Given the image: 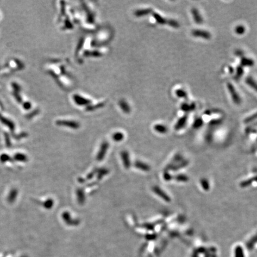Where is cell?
<instances>
[{"instance_id": "obj_1", "label": "cell", "mask_w": 257, "mask_h": 257, "mask_svg": "<svg viewBox=\"0 0 257 257\" xmlns=\"http://www.w3.org/2000/svg\"><path fill=\"white\" fill-rule=\"evenodd\" d=\"M227 89L231 95V98L233 99V101L236 104H240L241 103V98L240 96L239 95L238 93L236 92V90L235 89L234 87L233 86V84L231 83H227Z\"/></svg>"}, {"instance_id": "obj_2", "label": "cell", "mask_w": 257, "mask_h": 257, "mask_svg": "<svg viewBox=\"0 0 257 257\" xmlns=\"http://www.w3.org/2000/svg\"><path fill=\"white\" fill-rule=\"evenodd\" d=\"M192 34L195 37H200L205 39H209L211 37V35L209 32L203 30H193L192 32Z\"/></svg>"}, {"instance_id": "obj_3", "label": "cell", "mask_w": 257, "mask_h": 257, "mask_svg": "<svg viewBox=\"0 0 257 257\" xmlns=\"http://www.w3.org/2000/svg\"><path fill=\"white\" fill-rule=\"evenodd\" d=\"M108 143L106 142H103V143L101 146V148L99 149L98 153L96 156V159L98 161H101L104 159V158L105 156V154L106 153V151L108 150Z\"/></svg>"}, {"instance_id": "obj_4", "label": "cell", "mask_w": 257, "mask_h": 257, "mask_svg": "<svg viewBox=\"0 0 257 257\" xmlns=\"http://www.w3.org/2000/svg\"><path fill=\"white\" fill-rule=\"evenodd\" d=\"M192 14V16L193 17L194 21L197 23V24H201L203 22V18L202 17V16L200 15V13L199 12L198 10L195 8H193L191 10Z\"/></svg>"}, {"instance_id": "obj_5", "label": "cell", "mask_w": 257, "mask_h": 257, "mask_svg": "<svg viewBox=\"0 0 257 257\" xmlns=\"http://www.w3.org/2000/svg\"><path fill=\"white\" fill-rule=\"evenodd\" d=\"M121 158L123 162V164L126 168H128L130 166V161L129 154L127 151H122L121 153Z\"/></svg>"}, {"instance_id": "obj_6", "label": "cell", "mask_w": 257, "mask_h": 257, "mask_svg": "<svg viewBox=\"0 0 257 257\" xmlns=\"http://www.w3.org/2000/svg\"><path fill=\"white\" fill-rule=\"evenodd\" d=\"M195 108H196V105L193 102L191 104H188L187 103H182L180 106L181 109L184 112L193 111L194 109H195Z\"/></svg>"}, {"instance_id": "obj_7", "label": "cell", "mask_w": 257, "mask_h": 257, "mask_svg": "<svg viewBox=\"0 0 257 257\" xmlns=\"http://www.w3.org/2000/svg\"><path fill=\"white\" fill-rule=\"evenodd\" d=\"M240 65L242 67H252L254 65V61L250 58L242 57L240 59Z\"/></svg>"}, {"instance_id": "obj_8", "label": "cell", "mask_w": 257, "mask_h": 257, "mask_svg": "<svg viewBox=\"0 0 257 257\" xmlns=\"http://www.w3.org/2000/svg\"><path fill=\"white\" fill-rule=\"evenodd\" d=\"M187 119V115H184V116L181 117L177 122L175 126V130H179L181 128L186 124V121Z\"/></svg>"}, {"instance_id": "obj_9", "label": "cell", "mask_w": 257, "mask_h": 257, "mask_svg": "<svg viewBox=\"0 0 257 257\" xmlns=\"http://www.w3.org/2000/svg\"><path fill=\"white\" fill-rule=\"evenodd\" d=\"M153 191H154V192L156 194L158 195V196H159L161 198H162V199H164L165 201H167V202L170 201L169 197L165 195V193L163 191H162L159 187H153Z\"/></svg>"}, {"instance_id": "obj_10", "label": "cell", "mask_w": 257, "mask_h": 257, "mask_svg": "<svg viewBox=\"0 0 257 257\" xmlns=\"http://www.w3.org/2000/svg\"><path fill=\"white\" fill-rule=\"evenodd\" d=\"M134 165L136 168L143 171H148L149 170V167L148 165L145 163L141 162L140 161H136Z\"/></svg>"}, {"instance_id": "obj_11", "label": "cell", "mask_w": 257, "mask_h": 257, "mask_svg": "<svg viewBox=\"0 0 257 257\" xmlns=\"http://www.w3.org/2000/svg\"><path fill=\"white\" fill-rule=\"evenodd\" d=\"M246 83L257 92V83L252 78L250 77H247L246 79Z\"/></svg>"}, {"instance_id": "obj_12", "label": "cell", "mask_w": 257, "mask_h": 257, "mask_svg": "<svg viewBox=\"0 0 257 257\" xmlns=\"http://www.w3.org/2000/svg\"><path fill=\"white\" fill-rule=\"evenodd\" d=\"M244 73V71H243V67H242L241 65L237 66V68H236V74L234 76V79L236 80L239 79L242 76L243 74Z\"/></svg>"}, {"instance_id": "obj_13", "label": "cell", "mask_w": 257, "mask_h": 257, "mask_svg": "<svg viewBox=\"0 0 257 257\" xmlns=\"http://www.w3.org/2000/svg\"><path fill=\"white\" fill-rule=\"evenodd\" d=\"M153 16L155 17V18L156 19V20L157 21L158 23H160V24H165L167 23V20L165 19L164 18L162 17L161 15H159L157 13H154L153 14Z\"/></svg>"}, {"instance_id": "obj_14", "label": "cell", "mask_w": 257, "mask_h": 257, "mask_svg": "<svg viewBox=\"0 0 257 257\" xmlns=\"http://www.w3.org/2000/svg\"><path fill=\"white\" fill-rule=\"evenodd\" d=\"M175 95L179 98H186L187 97V95L186 92H185L183 89H178L175 90Z\"/></svg>"}, {"instance_id": "obj_15", "label": "cell", "mask_w": 257, "mask_h": 257, "mask_svg": "<svg viewBox=\"0 0 257 257\" xmlns=\"http://www.w3.org/2000/svg\"><path fill=\"white\" fill-rule=\"evenodd\" d=\"M245 27L244 26L239 25L235 27V32L238 35H243L245 32Z\"/></svg>"}, {"instance_id": "obj_16", "label": "cell", "mask_w": 257, "mask_h": 257, "mask_svg": "<svg viewBox=\"0 0 257 257\" xmlns=\"http://www.w3.org/2000/svg\"><path fill=\"white\" fill-rule=\"evenodd\" d=\"M203 124V120L201 118H196L193 123V127L194 128H199L201 127Z\"/></svg>"}, {"instance_id": "obj_17", "label": "cell", "mask_w": 257, "mask_h": 257, "mask_svg": "<svg viewBox=\"0 0 257 257\" xmlns=\"http://www.w3.org/2000/svg\"><path fill=\"white\" fill-rule=\"evenodd\" d=\"M77 199L78 201L80 203H82L84 202V194L82 192V191L81 190H78L77 191Z\"/></svg>"}, {"instance_id": "obj_18", "label": "cell", "mask_w": 257, "mask_h": 257, "mask_svg": "<svg viewBox=\"0 0 257 257\" xmlns=\"http://www.w3.org/2000/svg\"><path fill=\"white\" fill-rule=\"evenodd\" d=\"M167 24L168 25H170V26L174 27V28H177L180 26L178 22L175 21V20H167Z\"/></svg>"}, {"instance_id": "obj_19", "label": "cell", "mask_w": 257, "mask_h": 257, "mask_svg": "<svg viewBox=\"0 0 257 257\" xmlns=\"http://www.w3.org/2000/svg\"><path fill=\"white\" fill-rule=\"evenodd\" d=\"M155 129L160 133H164L166 131L167 129L165 128V126H162V125H156L155 126Z\"/></svg>"}, {"instance_id": "obj_20", "label": "cell", "mask_w": 257, "mask_h": 257, "mask_svg": "<svg viewBox=\"0 0 257 257\" xmlns=\"http://www.w3.org/2000/svg\"><path fill=\"white\" fill-rule=\"evenodd\" d=\"M256 118H257V112L256 113L253 114V115H252L247 117L245 120V123H249V122H250V121H253V120H255Z\"/></svg>"}, {"instance_id": "obj_21", "label": "cell", "mask_w": 257, "mask_h": 257, "mask_svg": "<svg viewBox=\"0 0 257 257\" xmlns=\"http://www.w3.org/2000/svg\"><path fill=\"white\" fill-rule=\"evenodd\" d=\"M123 136L120 133H118L115 134H114V136H113V139L115 141H120L121 140L123 139Z\"/></svg>"}, {"instance_id": "obj_22", "label": "cell", "mask_w": 257, "mask_h": 257, "mask_svg": "<svg viewBox=\"0 0 257 257\" xmlns=\"http://www.w3.org/2000/svg\"><path fill=\"white\" fill-rule=\"evenodd\" d=\"M218 123H220V120H213V121H212L211 122V124H218Z\"/></svg>"}, {"instance_id": "obj_23", "label": "cell", "mask_w": 257, "mask_h": 257, "mask_svg": "<svg viewBox=\"0 0 257 257\" xmlns=\"http://www.w3.org/2000/svg\"><path fill=\"white\" fill-rule=\"evenodd\" d=\"M228 70H229L230 73H233V71H234V69H233V68H232L231 66H229V67H228Z\"/></svg>"}]
</instances>
